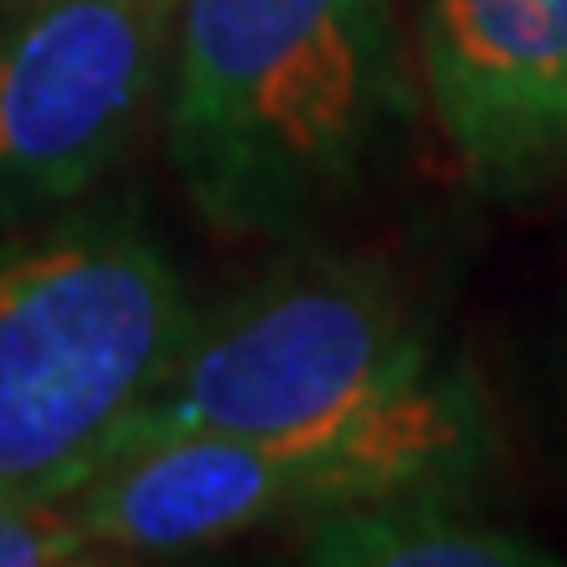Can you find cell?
<instances>
[{"label": "cell", "instance_id": "1", "mask_svg": "<svg viewBox=\"0 0 567 567\" xmlns=\"http://www.w3.org/2000/svg\"><path fill=\"white\" fill-rule=\"evenodd\" d=\"M415 116L394 0H179L168 153L237 237H300L358 200Z\"/></svg>", "mask_w": 567, "mask_h": 567}, {"label": "cell", "instance_id": "2", "mask_svg": "<svg viewBox=\"0 0 567 567\" xmlns=\"http://www.w3.org/2000/svg\"><path fill=\"white\" fill-rule=\"evenodd\" d=\"M195 326L189 284L132 210L0 243V499L63 505L116 463Z\"/></svg>", "mask_w": 567, "mask_h": 567}, {"label": "cell", "instance_id": "3", "mask_svg": "<svg viewBox=\"0 0 567 567\" xmlns=\"http://www.w3.org/2000/svg\"><path fill=\"white\" fill-rule=\"evenodd\" d=\"M436 352L394 268L300 252L200 316L126 446L163 431H231L305 463Z\"/></svg>", "mask_w": 567, "mask_h": 567}, {"label": "cell", "instance_id": "4", "mask_svg": "<svg viewBox=\"0 0 567 567\" xmlns=\"http://www.w3.org/2000/svg\"><path fill=\"white\" fill-rule=\"evenodd\" d=\"M158 84V0H0V221L80 200Z\"/></svg>", "mask_w": 567, "mask_h": 567}, {"label": "cell", "instance_id": "5", "mask_svg": "<svg viewBox=\"0 0 567 567\" xmlns=\"http://www.w3.org/2000/svg\"><path fill=\"white\" fill-rule=\"evenodd\" d=\"M421 80L467 179L520 195L567 174V0H425Z\"/></svg>", "mask_w": 567, "mask_h": 567}, {"label": "cell", "instance_id": "6", "mask_svg": "<svg viewBox=\"0 0 567 567\" xmlns=\"http://www.w3.org/2000/svg\"><path fill=\"white\" fill-rule=\"evenodd\" d=\"M90 547L132 557H179L231 536L310 515V473L295 452L231 431H163L126 446L63 499Z\"/></svg>", "mask_w": 567, "mask_h": 567}, {"label": "cell", "instance_id": "7", "mask_svg": "<svg viewBox=\"0 0 567 567\" xmlns=\"http://www.w3.org/2000/svg\"><path fill=\"white\" fill-rule=\"evenodd\" d=\"M305 563L331 567H547L536 536L484 520L473 499H358L310 509Z\"/></svg>", "mask_w": 567, "mask_h": 567}, {"label": "cell", "instance_id": "8", "mask_svg": "<svg viewBox=\"0 0 567 567\" xmlns=\"http://www.w3.org/2000/svg\"><path fill=\"white\" fill-rule=\"evenodd\" d=\"M84 557H95V547L63 505L0 499V567H63Z\"/></svg>", "mask_w": 567, "mask_h": 567}]
</instances>
